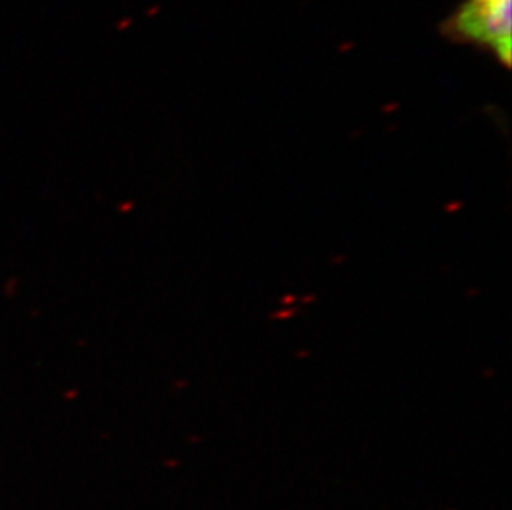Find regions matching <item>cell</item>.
<instances>
[{
  "label": "cell",
  "mask_w": 512,
  "mask_h": 510,
  "mask_svg": "<svg viewBox=\"0 0 512 510\" xmlns=\"http://www.w3.org/2000/svg\"><path fill=\"white\" fill-rule=\"evenodd\" d=\"M512 0H468L446 22L448 34L494 53L508 67L512 47Z\"/></svg>",
  "instance_id": "cell-1"
}]
</instances>
